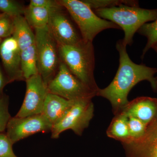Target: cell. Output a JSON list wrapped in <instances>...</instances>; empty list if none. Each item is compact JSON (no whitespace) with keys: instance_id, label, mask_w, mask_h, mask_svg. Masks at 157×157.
Segmentation results:
<instances>
[{"instance_id":"cell-1","label":"cell","mask_w":157,"mask_h":157,"mask_svg":"<svg viewBox=\"0 0 157 157\" xmlns=\"http://www.w3.org/2000/svg\"><path fill=\"white\" fill-rule=\"evenodd\" d=\"M126 47L123 39L117 42L116 47L119 54L117 72L111 83L105 88L100 89L97 94V96L109 101L114 115L120 113L128 104L129 93L140 82L148 81L153 90L157 92L155 77L157 73V68L135 63L129 57Z\"/></svg>"},{"instance_id":"cell-2","label":"cell","mask_w":157,"mask_h":157,"mask_svg":"<svg viewBox=\"0 0 157 157\" xmlns=\"http://www.w3.org/2000/svg\"><path fill=\"white\" fill-rule=\"evenodd\" d=\"M61 61L73 75L98 94L99 88L95 79L94 48L93 42L84 41L76 45H58Z\"/></svg>"},{"instance_id":"cell-3","label":"cell","mask_w":157,"mask_h":157,"mask_svg":"<svg viewBox=\"0 0 157 157\" xmlns=\"http://www.w3.org/2000/svg\"><path fill=\"white\" fill-rule=\"evenodd\" d=\"M93 11L99 17L114 23L123 30V40L127 46L133 44L134 35L142 25L157 19V9H143L139 6L122 5Z\"/></svg>"},{"instance_id":"cell-4","label":"cell","mask_w":157,"mask_h":157,"mask_svg":"<svg viewBox=\"0 0 157 157\" xmlns=\"http://www.w3.org/2000/svg\"><path fill=\"white\" fill-rule=\"evenodd\" d=\"M79 30L86 42H93L98 34L108 29H121L114 23L99 17L83 1L60 0Z\"/></svg>"},{"instance_id":"cell-5","label":"cell","mask_w":157,"mask_h":157,"mask_svg":"<svg viewBox=\"0 0 157 157\" xmlns=\"http://www.w3.org/2000/svg\"><path fill=\"white\" fill-rule=\"evenodd\" d=\"M35 31L39 74L47 86L58 70L60 62L58 45L51 35L48 26L36 29Z\"/></svg>"},{"instance_id":"cell-6","label":"cell","mask_w":157,"mask_h":157,"mask_svg":"<svg viewBox=\"0 0 157 157\" xmlns=\"http://www.w3.org/2000/svg\"><path fill=\"white\" fill-rule=\"evenodd\" d=\"M48 93L75 101L92 99L97 93L73 75L63 63L60 62L56 75L47 85Z\"/></svg>"},{"instance_id":"cell-7","label":"cell","mask_w":157,"mask_h":157,"mask_svg":"<svg viewBox=\"0 0 157 157\" xmlns=\"http://www.w3.org/2000/svg\"><path fill=\"white\" fill-rule=\"evenodd\" d=\"M94 107L92 99L75 101L61 120L54 125L51 137L57 139L62 132L71 130L76 135L81 136L87 128L94 116Z\"/></svg>"},{"instance_id":"cell-8","label":"cell","mask_w":157,"mask_h":157,"mask_svg":"<svg viewBox=\"0 0 157 157\" xmlns=\"http://www.w3.org/2000/svg\"><path fill=\"white\" fill-rule=\"evenodd\" d=\"M60 6L51 11L48 30L58 45H76L84 42L79 30L72 17Z\"/></svg>"},{"instance_id":"cell-9","label":"cell","mask_w":157,"mask_h":157,"mask_svg":"<svg viewBox=\"0 0 157 157\" xmlns=\"http://www.w3.org/2000/svg\"><path fill=\"white\" fill-rule=\"evenodd\" d=\"M52 124L42 113L25 117H11L6 128V134L14 144L39 133L51 132Z\"/></svg>"},{"instance_id":"cell-10","label":"cell","mask_w":157,"mask_h":157,"mask_svg":"<svg viewBox=\"0 0 157 157\" xmlns=\"http://www.w3.org/2000/svg\"><path fill=\"white\" fill-rule=\"evenodd\" d=\"M26 91L22 105L15 116L25 117L42 113L48 93L47 85L39 74L25 80Z\"/></svg>"},{"instance_id":"cell-11","label":"cell","mask_w":157,"mask_h":157,"mask_svg":"<svg viewBox=\"0 0 157 157\" xmlns=\"http://www.w3.org/2000/svg\"><path fill=\"white\" fill-rule=\"evenodd\" d=\"M0 57L9 82L25 80L21 70V50L12 36L0 44Z\"/></svg>"},{"instance_id":"cell-12","label":"cell","mask_w":157,"mask_h":157,"mask_svg":"<svg viewBox=\"0 0 157 157\" xmlns=\"http://www.w3.org/2000/svg\"><path fill=\"white\" fill-rule=\"evenodd\" d=\"M122 145L126 157H157V114L147 126L141 139Z\"/></svg>"},{"instance_id":"cell-13","label":"cell","mask_w":157,"mask_h":157,"mask_svg":"<svg viewBox=\"0 0 157 157\" xmlns=\"http://www.w3.org/2000/svg\"><path fill=\"white\" fill-rule=\"evenodd\" d=\"M121 112L128 117L136 118L147 125L157 115V98L139 97L129 101Z\"/></svg>"},{"instance_id":"cell-14","label":"cell","mask_w":157,"mask_h":157,"mask_svg":"<svg viewBox=\"0 0 157 157\" xmlns=\"http://www.w3.org/2000/svg\"><path fill=\"white\" fill-rule=\"evenodd\" d=\"M74 101H69L60 96L48 93L45 100L42 114L52 125L61 120Z\"/></svg>"},{"instance_id":"cell-15","label":"cell","mask_w":157,"mask_h":157,"mask_svg":"<svg viewBox=\"0 0 157 157\" xmlns=\"http://www.w3.org/2000/svg\"><path fill=\"white\" fill-rule=\"evenodd\" d=\"M14 28L12 36L17 42L21 51L35 44V33L24 16L13 18Z\"/></svg>"},{"instance_id":"cell-16","label":"cell","mask_w":157,"mask_h":157,"mask_svg":"<svg viewBox=\"0 0 157 157\" xmlns=\"http://www.w3.org/2000/svg\"><path fill=\"white\" fill-rule=\"evenodd\" d=\"M128 117L121 112L115 115L107 131L108 137L121 141L122 144L128 143L130 141Z\"/></svg>"},{"instance_id":"cell-17","label":"cell","mask_w":157,"mask_h":157,"mask_svg":"<svg viewBox=\"0 0 157 157\" xmlns=\"http://www.w3.org/2000/svg\"><path fill=\"white\" fill-rule=\"evenodd\" d=\"M52 9L29 6L25 8L24 17L34 30L44 28L48 25Z\"/></svg>"},{"instance_id":"cell-18","label":"cell","mask_w":157,"mask_h":157,"mask_svg":"<svg viewBox=\"0 0 157 157\" xmlns=\"http://www.w3.org/2000/svg\"><path fill=\"white\" fill-rule=\"evenodd\" d=\"M21 63L25 81L31 76L39 74L35 44L21 51Z\"/></svg>"},{"instance_id":"cell-19","label":"cell","mask_w":157,"mask_h":157,"mask_svg":"<svg viewBox=\"0 0 157 157\" xmlns=\"http://www.w3.org/2000/svg\"><path fill=\"white\" fill-rule=\"evenodd\" d=\"M137 33L146 37L147 42L142 51L141 58H144L147 52L157 43V19L151 23H147L142 25Z\"/></svg>"},{"instance_id":"cell-20","label":"cell","mask_w":157,"mask_h":157,"mask_svg":"<svg viewBox=\"0 0 157 157\" xmlns=\"http://www.w3.org/2000/svg\"><path fill=\"white\" fill-rule=\"evenodd\" d=\"M83 1L93 10L113 8L122 5L135 7L139 6L138 1L134 0H84Z\"/></svg>"},{"instance_id":"cell-21","label":"cell","mask_w":157,"mask_h":157,"mask_svg":"<svg viewBox=\"0 0 157 157\" xmlns=\"http://www.w3.org/2000/svg\"><path fill=\"white\" fill-rule=\"evenodd\" d=\"M128 124L130 137L129 143L137 141L143 137L147 125L139 120L132 117H128Z\"/></svg>"},{"instance_id":"cell-22","label":"cell","mask_w":157,"mask_h":157,"mask_svg":"<svg viewBox=\"0 0 157 157\" xmlns=\"http://www.w3.org/2000/svg\"><path fill=\"white\" fill-rule=\"evenodd\" d=\"M26 7L13 0H0V11L14 17L23 16Z\"/></svg>"},{"instance_id":"cell-23","label":"cell","mask_w":157,"mask_h":157,"mask_svg":"<svg viewBox=\"0 0 157 157\" xmlns=\"http://www.w3.org/2000/svg\"><path fill=\"white\" fill-rule=\"evenodd\" d=\"M9 97L3 94L0 97V133L6 130L11 118L9 112Z\"/></svg>"},{"instance_id":"cell-24","label":"cell","mask_w":157,"mask_h":157,"mask_svg":"<svg viewBox=\"0 0 157 157\" xmlns=\"http://www.w3.org/2000/svg\"><path fill=\"white\" fill-rule=\"evenodd\" d=\"M14 17L8 14H0V39L9 38L12 36L14 28Z\"/></svg>"},{"instance_id":"cell-25","label":"cell","mask_w":157,"mask_h":157,"mask_svg":"<svg viewBox=\"0 0 157 157\" xmlns=\"http://www.w3.org/2000/svg\"><path fill=\"white\" fill-rule=\"evenodd\" d=\"M13 145L6 133H0V157H17L13 151Z\"/></svg>"},{"instance_id":"cell-26","label":"cell","mask_w":157,"mask_h":157,"mask_svg":"<svg viewBox=\"0 0 157 157\" xmlns=\"http://www.w3.org/2000/svg\"><path fill=\"white\" fill-rule=\"evenodd\" d=\"M29 6L52 9L61 6L58 1L52 0H31Z\"/></svg>"},{"instance_id":"cell-27","label":"cell","mask_w":157,"mask_h":157,"mask_svg":"<svg viewBox=\"0 0 157 157\" xmlns=\"http://www.w3.org/2000/svg\"><path fill=\"white\" fill-rule=\"evenodd\" d=\"M8 83H9V79L7 76L4 75L0 67V97L3 95V89Z\"/></svg>"},{"instance_id":"cell-28","label":"cell","mask_w":157,"mask_h":157,"mask_svg":"<svg viewBox=\"0 0 157 157\" xmlns=\"http://www.w3.org/2000/svg\"><path fill=\"white\" fill-rule=\"evenodd\" d=\"M153 49H154L156 52L157 53V43L156 44H155L153 46L152 48Z\"/></svg>"},{"instance_id":"cell-29","label":"cell","mask_w":157,"mask_h":157,"mask_svg":"<svg viewBox=\"0 0 157 157\" xmlns=\"http://www.w3.org/2000/svg\"><path fill=\"white\" fill-rule=\"evenodd\" d=\"M2 39H0V44H1V43H2Z\"/></svg>"},{"instance_id":"cell-30","label":"cell","mask_w":157,"mask_h":157,"mask_svg":"<svg viewBox=\"0 0 157 157\" xmlns=\"http://www.w3.org/2000/svg\"><path fill=\"white\" fill-rule=\"evenodd\" d=\"M156 81V84L157 86V77H155Z\"/></svg>"}]
</instances>
